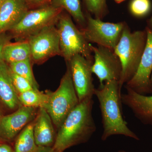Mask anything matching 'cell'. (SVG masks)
<instances>
[{
  "instance_id": "d6a6232c",
  "label": "cell",
  "mask_w": 152,
  "mask_h": 152,
  "mask_svg": "<svg viewBox=\"0 0 152 152\" xmlns=\"http://www.w3.org/2000/svg\"><path fill=\"white\" fill-rule=\"evenodd\" d=\"M151 85L152 87V73L151 74Z\"/></svg>"
},
{
  "instance_id": "3957f363",
  "label": "cell",
  "mask_w": 152,
  "mask_h": 152,
  "mask_svg": "<svg viewBox=\"0 0 152 152\" xmlns=\"http://www.w3.org/2000/svg\"><path fill=\"white\" fill-rule=\"evenodd\" d=\"M147 41L145 31L132 32L125 24L120 40L114 49L121 64L120 90L134 77L138 68Z\"/></svg>"
},
{
  "instance_id": "d6986e66",
  "label": "cell",
  "mask_w": 152,
  "mask_h": 152,
  "mask_svg": "<svg viewBox=\"0 0 152 152\" xmlns=\"http://www.w3.org/2000/svg\"><path fill=\"white\" fill-rule=\"evenodd\" d=\"M51 4L66 11L81 28H84L86 20L83 12L80 0H51Z\"/></svg>"
},
{
  "instance_id": "2e32d148",
  "label": "cell",
  "mask_w": 152,
  "mask_h": 152,
  "mask_svg": "<svg viewBox=\"0 0 152 152\" xmlns=\"http://www.w3.org/2000/svg\"><path fill=\"white\" fill-rule=\"evenodd\" d=\"M0 102L10 110L15 111L21 106L13 84L8 65L4 61L0 62Z\"/></svg>"
},
{
  "instance_id": "4316f807",
  "label": "cell",
  "mask_w": 152,
  "mask_h": 152,
  "mask_svg": "<svg viewBox=\"0 0 152 152\" xmlns=\"http://www.w3.org/2000/svg\"><path fill=\"white\" fill-rule=\"evenodd\" d=\"M0 152H15L14 149L10 145L6 143H0Z\"/></svg>"
},
{
  "instance_id": "52a82bcc",
  "label": "cell",
  "mask_w": 152,
  "mask_h": 152,
  "mask_svg": "<svg viewBox=\"0 0 152 152\" xmlns=\"http://www.w3.org/2000/svg\"><path fill=\"white\" fill-rule=\"evenodd\" d=\"M86 18V26L80 30L88 42L114 50L120 40L126 23L104 22L90 15H87Z\"/></svg>"
},
{
  "instance_id": "603a6c76",
  "label": "cell",
  "mask_w": 152,
  "mask_h": 152,
  "mask_svg": "<svg viewBox=\"0 0 152 152\" xmlns=\"http://www.w3.org/2000/svg\"><path fill=\"white\" fill-rule=\"evenodd\" d=\"M151 8L150 0H132L129 5L132 14L138 17L146 15L148 13Z\"/></svg>"
},
{
  "instance_id": "8992f818",
  "label": "cell",
  "mask_w": 152,
  "mask_h": 152,
  "mask_svg": "<svg viewBox=\"0 0 152 152\" xmlns=\"http://www.w3.org/2000/svg\"><path fill=\"white\" fill-rule=\"evenodd\" d=\"M63 10L51 4L29 10L18 23L8 32L17 41L27 40L44 28L56 24Z\"/></svg>"
},
{
  "instance_id": "ffe728a7",
  "label": "cell",
  "mask_w": 152,
  "mask_h": 152,
  "mask_svg": "<svg viewBox=\"0 0 152 152\" xmlns=\"http://www.w3.org/2000/svg\"><path fill=\"white\" fill-rule=\"evenodd\" d=\"M18 99L22 106L44 108L48 100L49 95L47 91L44 93L33 89L19 94Z\"/></svg>"
},
{
  "instance_id": "30bf717a",
  "label": "cell",
  "mask_w": 152,
  "mask_h": 152,
  "mask_svg": "<svg viewBox=\"0 0 152 152\" xmlns=\"http://www.w3.org/2000/svg\"><path fill=\"white\" fill-rule=\"evenodd\" d=\"M66 63L70 70L79 102L93 98L95 90L92 71L94 62L81 55H76Z\"/></svg>"
},
{
  "instance_id": "cb8c5ba5",
  "label": "cell",
  "mask_w": 152,
  "mask_h": 152,
  "mask_svg": "<svg viewBox=\"0 0 152 152\" xmlns=\"http://www.w3.org/2000/svg\"><path fill=\"white\" fill-rule=\"evenodd\" d=\"M10 71L13 84L18 95L34 89L31 84L28 80L15 73L10 69Z\"/></svg>"
},
{
  "instance_id": "ba28073f",
  "label": "cell",
  "mask_w": 152,
  "mask_h": 152,
  "mask_svg": "<svg viewBox=\"0 0 152 152\" xmlns=\"http://www.w3.org/2000/svg\"><path fill=\"white\" fill-rule=\"evenodd\" d=\"M27 40L33 64H42L50 58L61 56L59 33L56 25L44 28Z\"/></svg>"
},
{
  "instance_id": "44dd1931",
  "label": "cell",
  "mask_w": 152,
  "mask_h": 152,
  "mask_svg": "<svg viewBox=\"0 0 152 152\" xmlns=\"http://www.w3.org/2000/svg\"><path fill=\"white\" fill-rule=\"evenodd\" d=\"M32 64L31 59H28L22 61L8 64V65L12 72L28 80L34 89L39 90V85L33 72Z\"/></svg>"
},
{
  "instance_id": "d4e9b609",
  "label": "cell",
  "mask_w": 152,
  "mask_h": 152,
  "mask_svg": "<svg viewBox=\"0 0 152 152\" xmlns=\"http://www.w3.org/2000/svg\"><path fill=\"white\" fill-rule=\"evenodd\" d=\"M12 39V36L8 32L0 34V62L4 61L3 52L5 47L11 42Z\"/></svg>"
},
{
  "instance_id": "8fae6325",
  "label": "cell",
  "mask_w": 152,
  "mask_h": 152,
  "mask_svg": "<svg viewBox=\"0 0 152 152\" xmlns=\"http://www.w3.org/2000/svg\"><path fill=\"white\" fill-rule=\"evenodd\" d=\"M147 41L138 68L134 77L126 83V88L142 95L152 93V30L146 29Z\"/></svg>"
},
{
  "instance_id": "836d02e7",
  "label": "cell",
  "mask_w": 152,
  "mask_h": 152,
  "mask_svg": "<svg viewBox=\"0 0 152 152\" xmlns=\"http://www.w3.org/2000/svg\"><path fill=\"white\" fill-rule=\"evenodd\" d=\"M117 152H128L126 151H123V150H120V151H118Z\"/></svg>"
},
{
  "instance_id": "4fadbf2b",
  "label": "cell",
  "mask_w": 152,
  "mask_h": 152,
  "mask_svg": "<svg viewBox=\"0 0 152 152\" xmlns=\"http://www.w3.org/2000/svg\"><path fill=\"white\" fill-rule=\"evenodd\" d=\"M126 88V93L121 94L122 103L130 109L142 124L152 126V96L141 94L129 88Z\"/></svg>"
},
{
  "instance_id": "83f0119b",
  "label": "cell",
  "mask_w": 152,
  "mask_h": 152,
  "mask_svg": "<svg viewBox=\"0 0 152 152\" xmlns=\"http://www.w3.org/2000/svg\"><path fill=\"white\" fill-rule=\"evenodd\" d=\"M35 152H55L53 148L39 147L37 150Z\"/></svg>"
},
{
  "instance_id": "277c9868",
  "label": "cell",
  "mask_w": 152,
  "mask_h": 152,
  "mask_svg": "<svg viewBox=\"0 0 152 152\" xmlns=\"http://www.w3.org/2000/svg\"><path fill=\"white\" fill-rule=\"evenodd\" d=\"M47 91L49 99L44 109L50 115L58 130L69 114L80 103L67 65L58 89L54 92Z\"/></svg>"
},
{
  "instance_id": "1f68e13d",
  "label": "cell",
  "mask_w": 152,
  "mask_h": 152,
  "mask_svg": "<svg viewBox=\"0 0 152 152\" xmlns=\"http://www.w3.org/2000/svg\"><path fill=\"white\" fill-rule=\"evenodd\" d=\"M5 0H0V6H1V5L2 4V3L4 2V1Z\"/></svg>"
},
{
  "instance_id": "5bb4252c",
  "label": "cell",
  "mask_w": 152,
  "mask_h": 152,
  "mask_svg": "<svg viewBox=\"0 0 152 152\" xmlns=\"http://www.w3.org/2000/svg\"><path fill=\"white\" fill-rule=\"evenodd\" d=\"M55 127L51 118L45 109L39 108L34 125V136L38 147L53 148L57 136Z\"/></svg>"
},
{
  "instance_id": "484cf974",
  "label": "cell",
  "mask_w": 152,
  "mask_h": 152,
  "mask_svg": "<svg viewBox=\"0 0 152 152\" xmlns=\"http://www.w3.org/2000/svg\"><path fill=\"white\" fill-rule=\"evenodd\" d=\"M30 10L38 8L43 6L50 4L51 0H24Z\"/></svg>"
},
{
  "instance_id": "f1b7e54d",
  "label": "cell",
  "mask_w": 152,
  "mask_h": 152,
  "mask_svg": "<svg viewBox=\"0 0 152 152\" xmlns=\"http://www.w3.org/2000/svg\"><path fill=\"white\" fill-rule=\"evenodd\" d=\"M148 24L149 26V27L148 28L152 30V17L149 20Z\"/></svg>"
},
{
  "instance_id": "7402d4cb",
  "label": "cell",
  "mask_w": 152,
  "mask_h": 152,
  "mask_svg": "<svg viewBox=\"0 0 152 152\" xmlns=\"http://www.w3.org/2000/svg\"><path fill=\"white\" fill-rule=\"evenodd\" d=\"M88 10L96 18L102 19L106 13V0H84Z\"/></svg>"
},
{
  "instance_id": "5b68a950",
  "label": "cell",
  "mask_w": 152,
  "mask_h": 152,
  "mask_svg": "<svg viewBox=\"0 0 152 152\" xmlns=\"http://www.w3.org/2000/svg\"><path fill=\"white\" fill-rule=\"evenodd\" d=\"M56 26L59 33L61 56L66 62L76 55H81L94 62L90 44L74 23L69 14L63 10Z\"/></svg>"
},
{
  "instance_id": "7a4b0ae2",
  "label": "cell",
  "mask_w": 152,
  "mask_h": 152,
  "mask_svg": "<svg viewBox=\"0 0 152 152\" xmlns=\"http://www.w3.org/2000/svg\"><path fill=\"white\" fill-rule=\"evenodd\" d=\"M119 82L108 81L98 88L94 95L96 96L100 109L103 132L102 140L106 141L111 136L121 135L139 140V137L128 126L122 111Z\"/></svg>"
},
{
  "instance_id": "4dcf8cb0",
  "label": "cell",
  "mask_w": 152,
  "mask_h": 152,
  "mask_svg": "<svg viewBox=\"0 0 152 152\" xmlns=\"http://www.w3.org/2000/svg\"><path fill=\"white\" fill-rule=\"evenodd\" d=\"M115 1L116 2L118 3H120L121 2H122L125 1V0H115Z\"/></svg>"
},
{
  "instance_id": "e0dca14e",
  "label": "cell",
  "mask_w": 152,
  "mask_h": 152,
  "mask_svg": "<svg viewBox=\"0 0 152 152\" xmlns=\"http://www.w3.org/2000/svg\"><path fill=\"white\" fill-rule=\"evenodd\" d=\"M31 49L28 41L10 42L5 47L3 59L7 64L18 62L31 59Z\"/></svg>"
},
{
  "instance_id": "9c48e42d",
  "label": "cell",
  "mask_w": 152,
  "mask_h": 152,
  "mask_svg": "<svg viewBox=\"0 0 152 152\" xmlns=\"http://www.w3.org/2000/svg\"><path fill=\"white\" fill-rule=\"evenodd\" d=\"M90 46L94 55L92 71L99 79L100 86L108 81L119 82L122 70L121 64L114 50L102 46L94 47L91 44Z\"/></svg>"
},
{
  "instance_id": "6da1fadb",
  "label": "cell",
  "mask_w": 152,
  "mask_h": 152,
  "mask_svg": "<svg viewBox=\"0 0 152 152\" xmlns=\"http://www.w3.org/2000/svg\"><path fill=\"white\" fill-rule=\"evenodd\" d=\"M93 98L79 103L70 112L58 130L53 149L55 152H64L71 147L85 143L96 130L93 118Z\"/></svg>"
},
{
  "instance_id": "9a60e30c",
  "label": "cell",
  "mask_w": 152,
  "mask_h": 152,
  "mask_svg": "<svg viewBox=\"0 0 152 152\" xmlns=\"http://www.w3.org/2000/svg\"><path fill=\"white\" fill-rule=\"evenodd\" d=\"M30 10L24 0H5L0 6V34L12 29Z\"/></svg>"
},
{
  "instance_id": "ac0fdd59",
  "label": "cell",
  "mask_w": 152,
  "mask_h": 152,
  "mask_svg": "<svg viewBox=\"0 0 152 152\" xmlns=\"http://www.w3.org/2000/svg\"><path fill=\"white\" fill-rule=\"evenodd\" d=\"M34 121L26 127L17 136L15 152H35L39 147L36 144L34 134Z\"/></svg>"
},
{
  "instance_id": "f546056e",
  "label": "cell",
  "mask_w": 152,
  "mask_h": 152,
  "mask_svg": "<svg viewBox=\"0 0 152 152\" xmlns=\"http://www.w3.org/2000/svg\"><path fill=\"white\" fill-rule=\"evenodd\" d=\"M4 115H3L2 110L1 107V106L0 105V120H1V119L2 118Z\"/></svg>"
},
{
  "instance_id": "7c38bea8",
  "label": "cell",
  "mask_w": 152,
  "mask_h": 152,
  "mask_svg": "<svg viewBox=\"0 0 152 152\" xmlns=\"http://www.w3.org/2000/svg\"><path fill=\"white\" fill-rule=\"evenodd\" d=\"M37 108L21 106L0 120V138L11 141L17 137L22 130L35 119Z\"/></svg>"
}]
</instances>
